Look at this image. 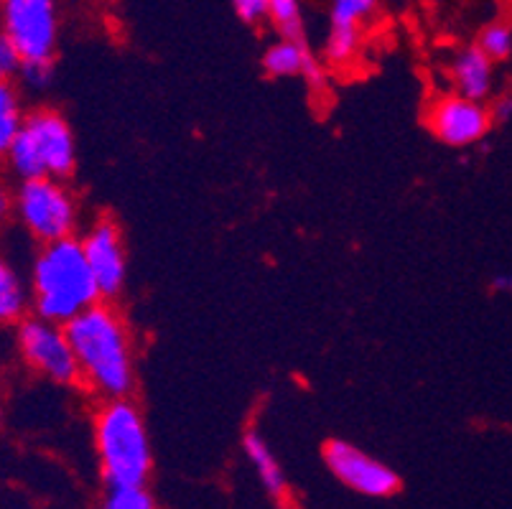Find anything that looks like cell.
Here are the masks:
<instances>
[{
  "mask_svg": "<svg viewBox=\"0 0 512 509\" xmlns=\"http://www.w3.org/2000/svg\"><path fill=\"white\" fill-rule=\"evenodd\" d=\"M79 382L100 400L130 398L136 390V344L123 316L100 301L67 324Z\"/></svg>",
  "mask_w": 512,
  "mask_h": 509,
  "instance_id": "obj_1",
  "label": "cell"
},
{
  "mask_svg": "<svg viewBox=\"0 0 512 509\" xmlns=\"http://www.w3.org/2000/svg\"><path fill=\"white\" fill-rule=\"evenodd\" d=\"M29 286L31 311L54 324L67 326L74 316L102 301L79 237L41 245L31 263Z\"/></svg>",
  "mask_w": 512,
  "mask_h": 509,
  "instance_id": "obj_2",
  "label": "cell"
},
{
  "mask_svg": "<svg viewBox=\"0 0 512 509\" xmlns=\"http://www.w3.org/2000/svg\"><path fill=\"white\" fill-rule=\"evenodd\" d=\"M92 441L107 487H143L153 474L146 418L130 398L102 400L92 418Z\"/></svg>",
  "mask_w": 512,
  "mask_h": 509,
  "instance_id": "obj_3",
  "label": "cell"
},
{
  "mask_svg": "<svg viewBox=\"0 0 512 509\" xmlns=\"http://www.w3.org/2000/svg\"><path fill=\"white\" fill-rule=\"evenodd\" d=\"M6 163L21 181L41 176L67 181L77 168V138L69 120L51 107L29 112L16 143L6 153Z\"/></svg>",
  "mask_w": 512,
  "mask_h": 509,
  "instance_id": "obj_4",
  "label": "cell"
},
{
  "mask_svg": "<svg viewBox=\"0 0 512 509\" xmlns=\"http://www.w3.org/2000/svg\"><path fill=\"white\" fill-rule=\"evenodd\" d=\"M13 217L26 230V235L46 245V242L74 237L79 207L62 179L41 176V179L21 181L13 191Z\"/></svg>",
  "mask_w": 512,
  "mask_h": 509,
  "instance_id": "obj_5",
  "label": "cell"
},
{
  "mask_svg": "<svg viewBox=\"0 0 512 509\" xmlns=\"http://www.w3.org/2000/svg\"><path fill=\"white\" fill-rule=\"evenodd\" d=\"M16 349L21 362L54 385H79V367L67 326L31 314L16 326Z\"/></svg>",
  "mask_w": 512,
  "mask_h": 509,
  "instance_id": "obj_6",
  "label": "cell"
},
{
  "mask_svg": "<svg viewBox=\"0 0 512 509\" xmlns=\"http://www.w3.org/2000/svg\"><path fill=\"white\" fill-rule=\"evenodd\" d=\"M3 34L18 46L26 64L54 67L62 34L59 0H3Z\"/></svg>",
  "mask_w": 512,
  "mask_h": 509,
  "instance_id": "obj_7",
  "label": "cell"
},
{
  "mask_svg": "<svg viewBox=\"0 0 512 509\" xmlns=\"http://www.w3.org/2000/svg\"><path fill=\"white\" fill-rule=\"evenodd\" d=\"M321 456L334 479L355 494L370 499H388L398 494L400 476L385 461L375 459L355 443L334 438L324 446Z\"/></svg>",
  "mask_w": 512,
  "mask_h": 509,
  "instance_id": "obj_8",
  "label": "cell"
},
{
  "mask_svg": "<svg viewBox=\"0 0 512 509\" xmlns=\"http://www.w3.org/2000/svg\"><path fill=\"white\" fill-rule=\"evenodd\" d=\"M426 123L434 138L441 140L444 146L469 148L487 138L495 118L482 100L451 92V95H441L431 102Z\"/></svg>",
  "mask_w": 512,
  "mask_h": 509,
  "instance_id": "obj_9",
  "label": "cell"
},
{
  "mask_svg": "<svg viewBox=\"0 0 512 509\" xmlns=\"http://www.w3.org/2000/svg\"><path fill=\"white\" fill-rule=\"evenodd\" d=\"M79 240H82L87 263H90L92 275L100 286L102 301L120 296L125 280H128V250H125L118 222L110 217L97 219Z\"/></svg>",
  "mask_w": 512,
  "mask_h": 509,
  "instance_id": "obj_10",
  "label": "cell"
},
{
  "mask_svg": "<svg viewBox=\"0 0 512 509\" xmlns=\"http://www.w3.org/2000/svg\"><path fill=\"white\" fill-rule=\"evenodd\" d=\"M380 0H332L329 31L324 41V62L334 69H344L357 62L362 51L365 26L377 11Z\"/></svg>",
  "mask_w": 512,
  "mask_h": 509,
  "instance_id": "obj_11",
  "label": "cell"
},
{
  "mask_svg": "<svg viewBox=\"0 0 512 509\" xmlns=\"http://www.w3.org/2000/svg\"><path fill=\"white\" fill-rule=\"evenodd\" d=\"M263 69L271 77L296 79L304 77L311 87H324V69L316 62L304 39H278L263 54Z\"/></svg>",
  "mask_w": 512,
  "mask_h": 509,
  "instance_id": "obj_12",
  "label": "cell"
},
{
  "mask_svg": "<svg viewBox=\"0 0 512 509\" xmlns=\"http://www.w3.org/2000/svg\"><path fill=\"white\" fill-rule=\"evenodd\" d=\"M449 79L456 95L487 102L495 95V62L477 44L467 46L451 59Z\"/></svg>",
  "mask_w": 512,
  "mask_h": 509,
  "instance_id": "obj_13",
  "label": "cell"
},
{
  "mask_svg": "<svg viewBox=\"0 0 512 509\" xmlns=\"http://www.w3.org/2000/svg\"><path fill=\"white\" fill-rule=\"evenodd\" d=\"M31 314V286L21 270L0 255V329L18 326Z\"/></svg>",
  "mask_w": 512,
  "mask_h": 509,
  "instance_id": "obj_14",
  "label": "cell"
},
{
  "mask_svg": "<svg viewBox=\"0 0 512 509\" xmlns=\"http://www.w3.org/2000/svg\"><path fill=\"white\" fill-rule=\"evenodd\" d=\"M242 451H245V459L250 461V466L258 474L260 484L271 497L286 499L288 494V479L286 471H283L281 461L273 454V448L265 443V438L258 431L245 433V441H242Z\"/></svg>",
  "mask_w": 512,
  "mask_h": 509,
  "instance_id": "obj_15",
  "label": "cell"
},
{
  "mask_svg": "<svg viewBox=\"0 0 512 509\" xmlns=\"http://www.w3.org/2000/svg\"><path fill=\"white\" fill-rule=\"evenodd\" d=\"M29 112L23 110V102L13 82H0V158H6L16 143Z\"/></svg>",
  "mask_w": 512,
  "mask_h": 509,
  "instance_id": "obj_16",
  "label": "cell"
},
{
  "mask_svg": "<svg viewBox=\"0 0 512 509\" xmlns=\"http://www.w3.org/2000/svg\"><path fill=\"white\" fill-rule=\"evenodd\" d=\"M268 23L278 34V39H304L306 41V21L301 0H271L268 8Z\"/></svg>",
  "mask_w": 512,
  "mask_h": 509,
  "instance_id": "obj_17",
  "label": "cell"
},
{
  "mask_svg": "<svg viewBox=\"0 0 512 509\" xmlns=\"http://www.w3.org/2000/svg\"><path fill=\"white\" fill-rule=\"evenodd\" d=\"M97 509H158L148 484L143 487H107Z\"/></svg>",
  "mask_w": 512,
  "mask_h": 509,
  "instance_id": "obj_18",
  "label": "cell"
},
{
  "mask_svg": "<svg viewBox=\"0 0 512 509\" xmlns=\"http://www.w3.org/2000/svg\"><path fill=\"white\" fill-rule=\"evenodd\" d=\"M477 46L490 56L492 62H507L512 56V26L505 21L487 23L479 34Z\"/></svg>",
  "mask_w": 512,
  "mask_h": 509,
  "instance_id": "obj_19",
  "label": "cell"
},
{
  "mask_svg": "<svg viewBox=\"0 0 512 509\" xmlns=\"http://www.w3.org/2000/svg\"><path fill=\"white\" fill-rule=\"evenodd\" d=\"M23 67H26V59H23V54L18 51V46L0 31V82L21 79Z\"/></svg>",
  "mask_w": 512,
  "mask_h": 509,
  "instance_id": "obj_20",
  "label": "cell"
},
{
  "mask_svg": "<svg viewBox=\"0 0 512 509\" xmlns=\"http://www.w3.org/2000/svg\"><path fill=\"white\" fill-rule=\"evenodd\" d=\"M232 11L240 18L242 23L248 26H258V23L268 21V8H271V0H230Z\"/></svg>",
  "mask_w": 512,
  "mask_h": 509,
  "instance_id": "obj_21",
  "label": "cell"
},
{
  "mask_svg": "<svg viewBox=\"0 0 512 509\" xmlns=\"http://www.w3.org/2000/svg\"><path fill=\"white\" fill-rule=\"evenodd\" d=\"M51 64H26L21 72V82L31 90H46L51 82Z\"/></svg>",
  "mask_w": 512,
  "mask_h": 509,
  "instance_id": "obj_22",
  "label": "cell"
},
{
  "mask_svg": "<svg viewBox=\"0 0 512 509\" xmlns=\"http://www.w3.org/2000/svg\"><path fill=\"white\" fill-rule=\"evenodd\" d=\"M490 112H492V118H495V123H505V120H510L512 118V90L500 92V95L495 97V102L490 105Z\"/></svg>",
  "mask_w": 512,
  "mask_h": 509,
  "instance_id": "obj_23",
  "label": "cell"
},
{
  "mask_svg": "<svg viewBox=\"0 0 512 509\" xmlns=\"http://www.w3.org/2000/svg\"><path fill=\"white\" fill-rule=\"evenodd\" d=\"M13 217V191L6 184V179L0 176V227Z\"/></svg>",
  "mask_w": 512,
  "mask_h": 509,
  "instance_id": "obj_24",
  "label": "cell"
},
{
  "mask_svg": "<svg viewBox=\"0 0 512 509\" xmlns=\"http://www.w3.org/2000/svg\"><path fill=\"white\" fill-rule=\"evenodd\" d=\"M492 288H495L497 293H512V275H497L495 283H492Z\"/></svg>",
  "mask_w": 512,
  "mask_h": 509,
  "instance_id": "obj_25",
  "label": "cell"
},
{
  "mask_svg": "<svg viewBox=\"0 0 512 509\" xmlns=\"http://www.w3.org/2000/svg\"><path fill=\"white\" fill-rule=\"evenodd\" d=\"M0 31H3V0H0Z\"/></svg>",
  "mask_w": 512,
  "mask_h": 509,
  "instance_id": "obj_26",
  "label": "cell"
},
{
  "mask_svg": "<svg viewBox=\"0 0 512 509\" xmlns=\"http://www.w3.org/2000/svg\"><path fill=\"white\" fill-rule=\"evenodd\" d=\"M0 382H3V380H0Z\"/></svg>",
  "mask_w": 512,
  "mask_h": 509,
  "instance_id": "obj_27",
  "label": "cell"
}]
</instances>
